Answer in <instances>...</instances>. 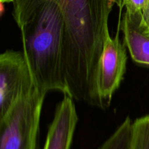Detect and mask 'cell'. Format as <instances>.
<instances>
[{
  "instance_id": "6da1fadb",
  "label": "cell",
  "mask_w": 149,
  "mask_h": 149,
  "mask_svg": "<svg viewBox=\"0 0 149 149\" xmlns=\"http://www.w3.org/2000/svg\"><path fill=\"white\" fill-rule=\"evenodd\" d=\"M13 16L21 32L23 52L35 85L47 93L70 96L65 69V31L63 14L51 0H15Z\"/></svg>"
},
{
  "instance_id": "7a4b0ae2",
  "label": "cell",
  "mask_w": 149,
  "mask_h": 149,
  "mask_svg": "<svg viewBox=\"0 0 149 149\" xmlns=\"http://www.w3.org/2000/svg\"><path fill=\"white\" fill-rule=\"evenodd\" d=\"M46 94L36 87L0 118V149H36Z\"/></svg>"
},
{
  "instance_id": "3957f363",
  "label": "cell",
  "mask_w": 149,
  "mask_h": 149,
  "mask_svg": "<svg viewBox=\"0 0 149 149\" xmlns=\"http://www.w3.org/2000/svg\"><path fill=\"white\" fill-rule=\"evenodd\" d=\"M36 87L23 51L2 52L0 55V118Z\"/></svg>"
},
{
  "instance_id": "277c9868",
  "label": "cell",
  "mask_w": 149,
  "mask_h": 149,
  "mask_svg": "<svg viewBox=\"0 0 149 149\" xmlns=\"http://www.w3.org/2000/svg\"><path fill=\"white\" fill-rule=\"evenodd\" d=\"M127 61L125 45L122 43L119 35L114 38L108 35L100 57L97 76V90L103 110L111 106L113 94L123 80Z\"/></svg>"
},
{
  "instance_id": "5b68a950",
  "label": "cell",
  "mask_w": 149,
  "mask_h": 149,
  "mask_svg": "<svg viewBox=\"0 0 149 149\" xmlns=\"http://www.w3.org/2000/svg\"><path fill=\"white\" fill-rule=\"evenodd\" d=\"M78 120L74 99L65 95L57 106L44 149H71Z\"/></svg>"
},
{
  "instance_id": "8992f818",
  "label": "cell",
  "mask_w": 149,
  "mask_h": 149,
  "mask_svg": "<svg viewBox=\"0 0 149 149\" xmlns=\"http://www.w3.org/2000/svg\"><path fill=\"white\" fill-rule=\"evenodd\" d=\"M142 16V13L125 11L121 29L132 61L138 65L149 67V33L143 27Z\"/></svg>"
},
{
  "instance_id": "52a82bcc",
  "label": "cell",
  "mask_w": 149,
  "mask_h": 149,
  "mask_svg": "<svg viewBox=\"0 0 149 149\" xmlns=\"http://www.w3.org/2000/svg\"><path fill=\"white\" fill-rule=\"evenodd\" d=\"M132 123L127 116L99 149H130Z\"/></svg>"
},
{
  "instance_id": "ba28073f",
  "label": "cell",
  "mask_w": 149,
  "mask_h": 149,
  "mask_svg": "<svg viewBox=\"0 0 149 149\" xmlns=\"http://www.w3.org/2000/svg\"><path fill=\"white\" fill-rule=\"evenodd\" d=\"M130 149H149V115L132 123Z\"/></svg>"
},
{
  "instance_id": "9c48e42d",
  "label": "cell",
  "mask_w": 149,
  "mask_h": 149,
  "mask_svg": "<svg viewBox=\"0 0 149 149\" xmlns=\"http://www.w3.org/2000/svg\"><path fill=\"white\" fill-rule=\"evenodd\" d=\"M149 0H124L123 8L129 13H143Z\"/></svg>"
},
{
  "instance_id": "30bf717a",
  "label": "cell",
  "mask_w": 149,
  "mask_h": 149,
  "mask_svg": "<svg viewBox=\"0 0 149 149\" xmlns=\"http://www.w3.org/2000/svg\"><path fill=\"white\" fill-rule=\"evenodd\" d=\"M142 15V21H141L142 26L145 29V30L149 33V1L146 8L143 11Z\"/></svg>"
},
{
  "instance_id": "8fae6325",
  "label": "cell",
  "mask_w": 149,
  "mask_h": 149,
  "mask_svg": "<svg viewBox=\"0 0 149 149\" xmlns=\"http://www.w3.org/2000/svg\"><path fill=\"white\" fill-rule=\"evenodd\" d=\"M111 3L113 5L116 4V5L119 7L120 11H122V10L123 9V2L124 0H110Z\"/></svg>"
},
{
  "instance_id": "7c38bea8",
  "label": "cell",
  "mask_w": 149,
  "mask_h": 149,
  "mask_svg": "<svg viewBox=\"0 0 149 149\" xmlns=\"http://www.w3.org/2000/svg\"><path fill=\"white\" fill-rule=\"evenodd\" d=\"M14 1L15 0H0V1H1L2 4H4V3H13Z\"/></svg>"
}]
</instances>
